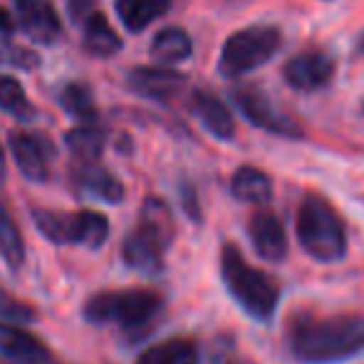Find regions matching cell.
I'll use <instances>...</instances> for the list:
<instances>
[{
  "mask_svg": "<svg viewBox=\"0 0 364 364\" xmlns=\"http://www.w3.org/2000/svg\"><path fill=\"white\" fill-rule=\"evenodd\" d=\"M166 310V300L154 288H122L102 290L92 295L82 307L90 325L112 327L129 342L146 340L159 327Z\"/></svg>",
  "mask_w": 364,
  "mask_h": 364,
  "instance_id": "2",
  "label": "cell"
},
{
  "mask_svg": "<svg viewBox=\"0 0 364 364\" xmlns=\"http://www.w3.org/2000/svg\"><path fill=\"white\" fill-rule=\"evenodd\" d=\"M285 347L292 360L300 364H340L355 360L364 352V315L295 312L285 327Z\"/></svg>",
  "mask_w": 364,
  "mask_h": 364,
  "instance_id": "1",
  "label": "cell"
},
{
  "mask_svg": "<svg viewBox=\"0 0 364 364\" xmlns=\"http://www.w3.org/2000/svg\"><path fill=\"white\" fill-rule=\"evenodd\" d=\"M8 146L18 164L20 173L28 181L43 183L50 178V161H53V144L45 136L30 134V132H10Z\"/></svg>",
  "mask_w": 364,
  "mask_h": 364,
  "instance_id": "10",
  "label": "cell"
},
{
  "mask_svg": "<svg viewBox=\"0 0 364 364\" xmlns=\"http://www.w3.org/2000/svg\"><path fill=\"white\" fill-rule=\"evenodd\" d=\"M33 223L55 245H85L102 248L109 238V218L100 211H50L33 208Z\"/></svg>",
  "mask_w": 364,
  "mask_h": 364,
  "instance_id": "7",
  "label": "cell"
},
{
  "mask_svg": "<svg viewBox=\"0 0 364 364\" xmlns=\"http://www.w3.org/2000/svg\"><path fill=\"white\" fill-rule=\"evenodd\" d=\"M0 178H5V154H3V146H0Z\"/></svg>",
  "mask_w": 364,
  "mask_h": 364,
  "instance_id": "32",
  "label": "cell"
},
{
  "mask_svg": "<svg viewBox=\"0 0 364 364\" xmlns=\"http://www.w3.org/2000/svg\"><path fill=\"white\" fill-rule=\"evenodd\" d=\"M176 238V220L164 198L149 196L139 211V223L122 243V258L132 270L144 275L164 273L166 250Z\"/></svg>",
  "mask_w": 364,
  "mask_h": 364,
  "instance_id": "4",
  "label": "cell"
},
{
  "mask_svg": "<svg viewBox=\"0 0 364 364\" xmlns=\"http://www.w3.org/2000/svg\"><path fill=\"white\" fill-rule=\"evenodd\" d=\"M114 8L129 33H141L168 13L171 0H114Z\"/></svg>",
  "mask_w": 364,
  "mask_h": 364,
  "instance_id": "20",
  "label": "cell"
},
{
  "mask_svg": "<svg viewBox=\"0 0 364 364\" xmlns=\"http://www.w3.org/2000/svg\"><path fill=\"white\" fill-rule=\"evenodd\" d=\"M0 258L10 270H20L25 263V240L13 213L0 201Z\"/></svg>",
  "mask_w": 364,
  "mask_h": 364,
  "instance_id": "23",
  "label": "cell"
},
{
  "mask_svg": "<svg viewBox=\"0 0 364 364\" xmlns=\"http://www.w3.org/2000/svg\"><path fill=\"white\" fill-rule=\"evenodd\" d=\"M208 364H255L250 357H245L243 352L235 347L233 337H218L211 347V362Z\"/></svg>",
  "mask_w": 364,
  "mask_h": 364,
  "instance_id": "28",
  "label": "cell"
},
{
  "mask_svg": "<svg viewBox=\"0 0 364 364\" xmlns=\"http://www.w3.org/2000/svg\"><path fill=\"white\" fill-rule=\"evenodd\" d=\"M60 105H63V109L68 112L70 117L80 119L82 124L97 122L95 97H92V90L85 82H70V85H65L63 92H60Z\"/></svg>",
  "mask_w": 364,
  "mask_h": 364,
  "instance_id": "24",
  "label": "cell"
},
{
  "mask_svg": "<svg viewBox=\"0 0 364 364\" xmlns=\"http://www.w3.org/2000/svg\"><path fill=\"white\" fill-rule=\"evenodd\" d=\"M181 203H183V211H186L188 218L201 220V206H198L196 188H193L191 183H181Z\"/></svg>",
  "mask_w": 364,
  "mask_h": 364,
  "instance_id": "29",
  "label": "cell"
},
{
  "mask_svg": "<svg viewBox=\"0 0 364 364\" xmlns=\"http://www.w3.org/2000/svg\"><path fill=\"white\" fill-rule=\"evenodd\" d=\"M0 357L10 364H60L40 337L30 335L25 327L0 322Z\"/></svg>",
  "mask_w": 364,
  "mask_h": 364,
  "instance_id": "14",
  "label": "cell"
},
{
  "mask_svg": "<svg viewBox=\"0 0 364 364\" xmlns=\"http://www.w3.org/2000/svg\"><path fill=\"white\" fill-rule=\"evenodd\" d=\"M68 10L75 23H85L95 13V0H68Z\"/></svg>",
  "mask_w": 364,
  "mask_h": 364,
  "instance_id": "30",
  "label": "cell"
},
{
  "mask_svg": "<svg viewBox=\"0 0 364 364\" xmlns=\"http://www.w3.org/2000/svg\"><path fill=\"white\" fill-rule=\"evenodd\" d=\"M248 235L258 258H263L265 263H283L288 258V233L278 213L268 208L253 213L248 220Z\"/></svg>",
  "mask_w": 364,
  "mask_h": 364,
  "instance_id": "11",
  "label": "cell"
},
{
  "mask_svg": "<svg viewBox=\"0 0 364 364\" xmlns=\"http://www.w3.org/2000/svg\"><path fill=\"white\" fill-rule=\"evenodd\" d=\"M35 317H38V310L30 302L20 300V297L10 295L8 290L0 288V322L23 327L35 322Z\"/></svg>",
  "mask_w": 364,
  "mask_h": 364,
  "instance_id": "26",
  "label": "cell"
},
{
  "mask_svg": "<svg viewBox=\"0 0 364 364\" xmlns=\"http://www.w3.org/2000/svg\"><path fill=\"white\" fill-rule=\"evenodd\" d=\"M151 58L161 65H178L186 63L193 53L191 35L183 28H164L154 35L151 48H149Z\"/></svg>",
  "mask_w": 364,
  "mask_h": 364,
  "instance_id": "21",
  "label": "cell"
},
{
  "mask_svg": "<svg viewBox=\"0 0 364 364\" xmlns=\"http://www.w3.org/2000/svg\"><path fill=\"white\" fill-rule=\"evenodd\" d=\"M0 109L15 119H35V107L15 77L0 75Z\"/></svg>",
  "mask_w": 364,
  "mask_h": 364,
  "instance_id": "25",
  "label": "cell"
},
{
  "mask_svg": "<svg viewBox=\"0 0 364 364\" xmlns=\"http://www.w3.org/2000/svg\"><path fill=\"white\" fill-rule=\"evenodd\" d=\"M73 186L80 196L85 198H95V201H105V203H122L127 196V188L109 168H105L100 161L95 164H75L73 166Z\"/></svg>",
  "mask_w": 364,
  "mask_h": 364,
  "instance_id": "13",
  "label": "cell"
},
{
  "mask_svg": "<svg viewBox=\"0 0 364 364\" xmlns=\"http://www.w3.org/2000/svg\"><path fill=\"white\" fill-rule=\"evenodd\" d=\"M0 65H8L15 70H38L40 58L28 48L10 43V40H0Z\"/></svg>",
  "mask_w": 364,
  "mask_h": 364,
  "instance_id": "27",
  "label": "cell"
},
{
  "mask_svg": "<svg viewBox=\"0 0 364 364\" xmlns=\"http://www.w3.org/2000/svg\"><path fill=\"white\" fill-rule=\"evenodd\" d=\"M13 30V18L8 15V10L0 8V33H10Z\"/></svg>",
  "mask_w": 364,
  "mask_h": 364,
  "instance_id": "31",
  "label": "cell"
},
{
  "mask_svg": "<svg viewBox=\"0 0 364 364\" xmlns=\"http://www.w3.org/2000/svg\"><path fill=\"white\" fill-rule=\"evenodd\" d=\"M230 100L238 107V112L258 129L268 132V134L283 136V139H302L305 136V127L285 112L275 100H270L263 90L253 85H240L230 90Z\"/></svg>",
  "mask_w": 364,
  "mask_h": 364,
  "instance_id": "8",
  "label": "cell"
},
{
  "mask_svg": "<svg viewBox=\"0 0 364 364\" xmlns=\"http://www.w3.org/2000/svg\"><path fill=\"white\" fill-rule=\"evenodd\" d=\"M362 109H364V105H362Z\"/></svg>",
  "mask_w": 364,
  "mask_h": 364,
  "instance_id": "34",
  "label": "cell"
},
{
  "mask_svg": "<svg viewBox=\"0 0 364 364\" xmlns=\"http://www.w3.org/2000/svg\"><path fill=\"white\" fill-rule=\"evenodd\" d=\"M136 364H201V350L191 337H171L146 347Z\"/></svg>",
  "mask_w": 364,
  "mask_h": 364,
  "instance_id": "18",
  "label": "cell"
},
{
  "mask_svg": "<svg viewBox=\"0 0 364 364\" xmlns=\"http://www.w3.org/2000/svg\"><path fill=\"white\" fill-rule=\"evenodd\" d=\"M82 48L92 58H112L122 50V38L105 13H92L85 20V35H82Z\"/></svg>",
  "mask_w": 364,
  "mask_h": 364,
  "instance_id": "19",
  "label": "cell"
},
{
  "mask_svg": "<svg viewBox=\"0 0 364 364\" xmlns=\"http://www.w3.org/2000/svg\"><path fill=\"white\" fill-rule=\"evenodd\" d=\"M302 250L317 263H340L347 255V225L340 211L320 193H305L295 213Z\"/></svg>",
  "mask_w": 364,
  "mask_h": 364,
  "instance_id": "5",
  "label": "cell"
},
{
  "mask_svg": "<svg viewBox=\"0 0 364 364\" xmlns=\"http://www.w3.org/2000/svg\"><path fill=\"white\" fill-rule=\"evenodd\" d=\"M191 112L203 124V129L220 141H230L235 136V119L225 102L213 92L196 90L191 92Z\"/></svg>",
  "mask_w": 364,
  "mask_h": 364,
  "instance_id": "16",
  "label": "cell"
},
{
  "mask_svg": "<svg viewBox=\"0 0 364 364\" xmlns=\"http://www.w3.org/2000/svg\"><path fill=\"white\" fill-rule=\"evenodd\" d=\"M127 85L136 95L154 102H173L183 95L188 80L176 70L168 68H134L127 75Z\"/></svg>",
  "mask_w": 364,
  "mask_h": 364,
  "instance_id": "15",
  "label": "cell"
},
{
  "mask_svg": "<svg viewBox=\"0 0 364 364\" xmlns=\"http://www.w3.org/2000/svg\"><path fill=\"white\" fill-rule=\"evenodd\" d=\"M220 278L245 315L263 325L273 320L283 295L280 283L270 273L250 265L235 243H223L220 248Z\"/></svg>",
  "mask_w": 364,
  "mask_h": 364,
  "instance_id": "3",
  "label": "cell"
},
{
  "mask_svg": "<svg viewBox=\"0 0 364 364\" xmlns=\"http://www.w3.org/2000/svg\"><path fill=\"white\" fill-rule=\"evenodd\" d=\"M337 73V63L327 50L307 48L285 63L283 80L285 85L297 92H317L325 90Z\"/></svg>",
  "mask_w": 364,
  "mask_h": 364,
  "instance_id": "9",
  "label": "cell"
},
{
  "mask_svg": "<svg viewBox=\"0 0 364 364\" xmlns=\"http://www.w3.org/2000/svg\"><path fill=\"white\" fill-rule=\"evenodd\" d=\"M360 53H364V38H362V43H360Z\"/></svg>",
  "mask_w": 364,
  "mask_h": 364,
  "instance_id": "33",
  "label": "cell"
},
{
  "mask_svg": "<svg viewBox=\"0 0 364 364\" xmlns=\"http://www.w3.org/2000/svg\"><path fill=\"white\" fill-rule=\"evenodd\" d=\"M230 193L235 201L250 203V206H265L273 198V178L258 166H240L235 168L230 178Z\"/></svg>",
  "mask_w": 364,
  "mask_h": 364,
  "instance_id": "17",
  "label": "cell"
},
{
  "mask_svg": "<svg viewBox=\"0 0 364 364\" xmlns=\"http://www.w3.org/2000/svg\"><path fill=\"white\" fill-rule=\"evenodd\" d=\"M283 48V33L275 25H248L235 30L220 48L218 73L223 77H240L268 65Z\"/></svg>",
  "mask_w": 364,
  "mask_h": 364,
  "instance_id": "6",
  "label": "cell"
},
{
  "mask_svg": "<svg viewBox=\"0 0 364 364\" xmlns=\"http://www.w3.org/2000/svg\"><path fill=\"white\" fill-rule=\"evenodd\" d=\"M15 10L20 28L33 43L55 45L63 38V20L53 0H15Z\"/></svg>",
  "mask_w": 364,
  "mask_h": 364,
  "instance_id": "12",
  "label": "cell"
},
{
  "mask_svg": "<svg viewBox=\"0 0 364 364\" xmlns=\"http://www.w3.org/2000/svg\"><path fill=\"white\" fill-rule=\"evenodd\" d=\"M105 141H107V134L97 122L75 127V129H70L68 136H65V144L73 151L75 164L100 161L102 151H105Z\"/></svg>",
  "mask_w": 364,
  "mask_h": 364,
  "instance_id": "22",
  "label": "cell"
}]
</instances>
